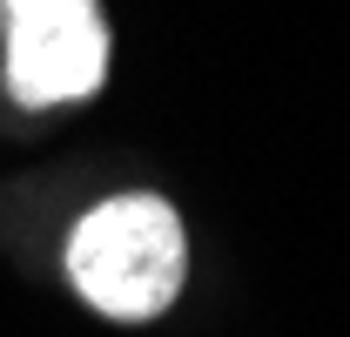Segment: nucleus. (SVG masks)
<instances>
[{"label": "nucleus", "mask_w": 350, "mask_h": 337, "mask_svg": "<svg viewBox=\"0 0 350 337\" xmlns=\"http://www.w3.org/2000/svg\"><path fill=\"white\" fill-rule=\"evenodd\" d=\"M7 27V95L21 108L88 101L108 82V21L101 0H0Z\"/></svg>", "instance_id": "obj_2"}, {"label": "nucleus", "mask_w": 350, "mask_h": 337, "mask_svg": "<svg viewBox=\"0 0 350 337\" xmlns=\"http://www.w3.org/2000/svg\"><path fill=\"white\" fill-rule=\"evenodd\" d=\"M189 277V236L182 216L148 196H108L68 229V284L88 310L115 317V324H148L162 317Z\"/></svg>", "instance_id": "obj_1"}]
</instances>
